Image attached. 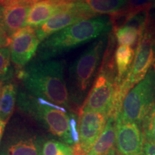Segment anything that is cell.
Instances as JSON below:
<instances>
[{"label": "cell", "instance_id": "277c9868", "mask_svg": "<svg viewBox=\"0 0 155 155\" xmlns=\"http://www.w3.org/2000/svg\"><path fill=\"white\" fill-rule=\"evenodd\" d=\"M19 108L43 124L54 135L67 142H72L69 116L63 110L54 108L40 98L19 91L17 99Z\"/></svg>", "mask_w": 155, "mask_h": 155}, {"label": "cell", "instance_id": "5b68a950", "mask_svg": "<svg viewBox=\"0 0 155 155\" xmlns=\"http://www.w3.org/2000/svg\"><path fill=\"white\" fill-rule=\"evenodd\" d=\"M155 69L129 91L116 119L141 124L154 105Z\"/></svg>", "mask_w": 155, "mask_h": 155}, {"label": "cell", "instance_id": "4dcf8cb0", "mask_svg": "<svg viewBox=\"0 0 155 155\" xmlns=\"http://www.w3.org/2000/svg\"><path fill=\"white\" fill-rule=\"evenodd\" d=\"M12 1H15V0H12Z\"/></svg>", "mask_w": 155, "mask_h": 155}, {"label": "cell", "instance_id": "f1b7e54d", "mask_svg": "<svg viewBox=\"0 0 155 155\" xmlns=\"http://www.w3.org/2000/svg\"><path fill=\"white\" fill-rule=\"evenodd\" d=\"M2 84L3 83H1L0 82V94H1V91H2Z\"/></svg>", "mask_w": 155, "mask_h": 155}, {"label": "cell", "instance_id": "7c38bea8", "mask_svg": "<svg viewBox=\"0 0 155 155\" xmlns=\"http://www.w3.org/2000/svg\"><path fill=\"white\" fill-rule=\"evenodd\" d=\"M116 144L121 155H141L144 147V136L138 124L116 119Z\"/></svg>", "mask_w": 155, "mask_h": 155}, {"label": "cell", "instance_id": "83f0119b", "mask_svg": "<svg viewBox=\"0 0 155 155\" xmlns=\"http://www.w3.org/2000/svg\"><path fill=\"white\" fill-rule=\"evenodd\" d=\"M12 2V0H0V5H6Z\"/></svg>", "mask_w": 155, "mask_h": 155}, {"label": "cell", "instance_id": "1f68e13d", "mask_svg": "<svg viewBox=\"0 0 155 155\" xmlns=\"http://www.w3.org/2000/svg\"><path fill=\"white\" fill-rule=\"evenodd\" d=\"M75 1H77V0H75Z\"/></svg>", "mask_w": 155, "mask_h": 155}, {"label": "cell", "instance_id": "44dd1931", "mask_svg": "<svg viewBox=\"0 0 155 155\" xmlns=\"http://www.w3.org/2000/svg\"><path fill=\"white\" fill-rule=\"evenodd\" d=\"M9 155H38V150L32 140L21 141L9 147Z\"/></svg>", "mask_w": 155, "mask_h": 155}, {"label": "cell", "instance_id": "4316f807", "mask_svg": "<svg viewBox=\"0 0 155 155\" xmlns=\"http://www.w3.org/2000/svg\"><path fill=\"white\" fill-rule=\"evenodd\" d=\"M5 125H6L5 124H4L3 122L1 121V119H0V141H1L2 137L3 132H4V129H5Z\"/></svg>", "mask_w": 155, "mask_h": 155}, {"label": "cell", "instance_id": "3957f363", "mask_svg": "<svg viewBox=\"0 0 155 155\" xmlns=\"http://www.w3.org/2000/svg\"><path fill=\"white\" fill-rule=\"evenodd\" d=\"M108 48L104 53L102 65L91 91L81 108V113L98 111L108 115L111 109L116 77L114 57L113 56L114 40L109 37Z\"/></svg>", "mask_w": 155, "mask_h": 155}, {"label": "cell", "instance_id": "4fadbf2b", "mask_svg": "<svg viewBox=\"0 0 155 155\" xmlns=\"http://www.w3.org/2000/svg\"><path fill=\"white\" fill-rule=\"evenodd\" d=\"M74 0H43L33 5L26 21V26L38 28L58 12L71 7Z\"/></svg>", "mask_w": 155, "mask_h": 155}, {"label": "cell", "instance_id": "e0dca14e", "mask_svg": "<svg viewBox=\"0 0 155 155\" xmlns=\"http://www.w3.org/2000/svg\"><path fill=\"white\" fill-rule=\"evenodd\" d=\"M134 51L129 46L119 45L114 54L116 68V79L121 80L127 77L132 66L134 59Z\"/></svg>", "mask_w": 155, "mask_h": 155}, {"label": "cell", "instance_id": "cb8c5ba5", "mask_svg": "<svg viewBox=\"0 0 155 155\" xmlns=\"http://www.w3.org/2000/svg\"><path fill=\"white\" fill-rule=\"evenodd\" d=\"M154 2L155 0H128L124 8L128 10H133L150 4H154Z\"/></svg>", "mask_w": 155, "mask_h": 155}, {"label": "cell", "instance_id": "d6986e66", "mask_svg": "<svg viewBox=\"0 0 155 155\" xmlns=\"http://www.w3.org/2000/svg\"><path fill=\"white\" fill-rule=\"evenodd\" d=\"M114 33L118 43L120 45L129 46V47L138 42L139 39L141 37L137 29L128 25H125L119 28Z\"/></svg>", "mask_w": 155, "mask_h": 155}, {"label": "cell", "instance_id": "9c48e42d", "mask_svg": "<svg viewBox=\"0 0 155 155\" xmlns=\"http://www.w3.org/2000/svg\"><path fill=\"white\" fill-rule=\"evenodd\" d=\"M155 63V41L147 32L139 39L132 66L127 75L132 86L144 78L149 70Z\"/></svg>", "mask_w": 155, "mask_h": 155}, {"label": "cell", "instance_id": "7a4b0ae2", "mask_svg": "<svg viewBox=\"0 0 155 155\" xmlns=\"http://www.w3.org/2000/svg\"><path fill=\"white\" fill-rule=\"evenodd\" d=\"M110 17H97L80 21L52 35L41 42L35 59L48 60L104 35L111 30Z\"/></svg>", "mask_w": 155, "mask_h": 155}, {"label": "cell", "instance_id": "ba28073f", "mask_svg": "<svg viewBox=\"0 0 155 155\" xmlns=\"http://www.w3.org/2000/svg\"><path fill=\"white\" fill-rule=\"evenodd\" d=\"M40 40L36 28L26 26L10 38L11 61L19 70L24 68L38 51Z\"/></svg>", "mask_w": 155, "mask_h": 155}, {"label": "cell", "instance_id": "484cf974", "mask_svg": "<svg viewBox=\"0 0 155 155\" xmlns=\"http://www.w3.org/2000/svg\"><path fill=\"white\" fill-rule=\"evenodd\" d=\"M10 44V38L0 26V48L7 47Z\"/></svg>", "mask_w": 155, "mask_h": 155}, {"label": "cell", "instance_id": "7402d4cb", "mask_svg": "<svg viewBox=\"0 0 155 155\" xmlns=\"http://www.w3.org/2000/svg\"><path fill=\"white\" fill-rule=\"evenodd\" d=\"M143 129L147 141L155 143V104L143 121Z\"/></svg>", "mask_w": 155, "mask_h": 155}, {"label": "cell", "instance_id": "8fae6325", "mask_svg": "<svg viewBox=\"0 0 155 155\" xmlns=\"http://www.w3.org/2000/svg\"><path fill=\"white\" fill-rule=\"evenodd\" d=\"M80 116L78 144L86 154L101 134L108 116L105 113L98 111L82 112Z\"/></svg>", "mask_w": 155, "mask_h": 155}, {"label": "cell", "instance_id": "6da1fadb", "mask_svg": "<svg viewBox=\"0 0 155 155\" xmlns=\"http://www.w3.org/2000/svg\"><path fill=\"white\" fill-rule=\"evenodd\" d=\"M64 71L63 61L35 59L26 68L19 70L17 77L32 95L68 107L69 96Z\"/></svg>", "mask_w": 155, "mask_h": 155}, {"label": "cell", "instance_id": "ac0fdd59", "mask_svg": "<svg viewBox=\"0 0 155 155\" xmlns=\"http://www.w3.org/2000/svg\"><path fill=\"white\" fill-rule=\"evenodd\" d=\"M14 76V68L11 65L9 46L0 48V82L8 83Z\"/></svg>", "mask_w": 155, "mask_h": 155}, {"label": "cell", "instance_id": "603a6c76", "mask_svg": "<svg viewBox=\"0 0 155 155\" xmlns=\"http://www.w3.org/2000/svg\"><path fill=\"white\" fill-rule=\"evenodd\" d=\"M145 32L150 34L155 41V2L153 4L150 11V17Z\"/></svg>", "mask_w": 155, "mask_h": 155}, {"label": "cell", "instance_id": "9a60e30c", "mask_svg": "<svg viewBox=\"0 0 155 155\" xmlns=\"http://www.w3.org/2000/svg\"><path fill=\"white\" fill-rule=\"evenodd\" d=\"M128 0H81L85 9L93 17L111 15L123 9Z\"/></svg>", "mask_w": 155, "mask_h": 155}, {"label": "cell", "instance_id": "ffe728a7", "mask_svg": "<svg viewBox=\"0 0 155 155\" xmlns=\"http://www.w3.org/2000/svg\"><path fill=\"white\" fill-rule=\"evenodd\" d=\"M42 155H73V152L72 148L65 144L50 140L45 143Z\"/></svg>", "mask_w": 155, "mask_h": 155}, {"label": "cell", "instance_id": "8992f818", "mask_svg": "<svg viewBox=\"0 0 155 155\" xmlns=\"http://www.w3.org/2000/svg\"><path fill=\"white\" fill-rule=\"evenodd\" d=\"M106 41V38H102L94 42L70 67V85L77 94L83 95L91 86L99 65Z\"/></svg>", "mask_w": 155, "mask_h": 155}, {"label": "cell", "instance_id": "f546056e", "mask_svg": "<svg viewBox=\"0 0 155 155\" xmlns=\"http://www.w3.org/2000/svg\"><path fill=\"white\" fill-rule=\"evenodd\" d=\"M33 1H35V2H39V1H43V0H33Z\"/></svg>", "mask_w": 155, "mask_h": 155}, {"label": "cell", "instance_id": "2e32d148", "mask_svg": "<svg viewBox=\"0 0 155 155\" xmlns=\"http://www.w3.org/2000/svg\"><path fill=\"white\" fill-rule=\"evenodd\" d=\"M17 92V85L12 82L6 83L2 88L0 94V119L5 124L14 111Z\"/></svg>", "mask_w": 155, "mask_h": 155}, {"label": "cell", "instance_id": "30bf717a", "mask_svg": "<svg viewBox=\"0 0 155 155\" xmlns=\"http://www.w3.org/2000/svg\"><path fill=\"white\" fill-rule=\"evenodd\" d=\"M33 0H15L8 5H0V26L9 38L26 27V21Z\"/></svg>", "mask_w": 155, "mask_h": 155}, {"label": "cell", "instance_id": "d4e9b609", "mask_svg": "<svg viewBox=\"0 0 155 155\" xmlns=\"http://www.w3.org/2000/svg\"><path fill=\"white\" fill-rule=\"evenodd\" d=\"M141 155H155V143L147 141L144 144Z\"/></svg>", "mask_w": 155, "mask_h": 155}, {"label": "cell", "instance_id": "5bb4252c", "mask_svg": "<svg viewBox=\"0 0 155 155\" xmlns=\"http://www.w3.org/2000/svg\"><path fill=\"white\" fill-rule=\"evenodd\" d=\"M116 120L109 117L101 134L85 155H109L113 152L116 139Z\"/></svg>", "mask_w": 155, "mask_h": 155}, {"label": "cell", "instance_id": "52a82bcc", "mask_svg": "<svg viewBox=\"0 0 155 155\" xmlns=\"http://www.w3.org/2000/svg\"><path fill=\"white\" fill-rule=\"evenodd\" d=\"M94 18L83 7L81 0H77L71 7L58 12L46 22L36 28V33L40 42L58 31L63 30L80 21Z\"/></svg>", "mask_w": 155, "mask_h": 155}]
</instances>
